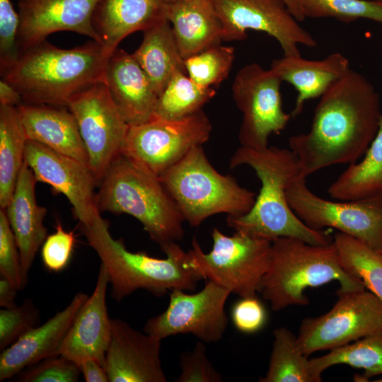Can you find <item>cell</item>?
<instances>
[{"label":"cell","instance_id":"6da1fadb","mask_svg":"<svg viewBox=\"0 0 382 382\" xmlns=\"http://www.w3.org/2000/svg\"><path fill=\"white\" fill-rule=\"evenodd\" d=\"M381 113L374 86L350 68L320 97L309 131L289 139L303 175L356 163L374 139Z\"/></svg>","mask_w":382,"mask_h":382},{"label":"cell","instance_id":"7a4b0ae2","mask_svg":"<svg viewBox=\"0 0 382 382\" xmlns=\"http://www.w3.org/2000/svg\"><path fill=\"white\" fill-rule=\"evenodd\" d=\"M247 165L261 182L259 195L251 209L240 216H227L228 226L253 237L270 241L291 237L312 245L332 242L322 230L307 226L291 209L286 197L290 184L301 173L296 155L287 149L267 146L254 149L241 146L232 155L229 167Z\"/></svg>","mask_w":382,"mask_h":382},{"label":"cell","instance_id":"3957f363","mask_svg":"<svg viewBox=\"0 0 382 382\" xmlns=\"http://www.w3.org/2000/svg\"><path fill=\"white\" fill-rule=\"evenodd\" d=\"M112 54L93 40L67 50L45 40L20 52L1 76L19 91L24 103L66 107L76 93L104 82Z\"/></svg>","mask_w":382,"mask_h":382},{"label":"cell","instance_id":"277c9868","mask_svg":"<svg viewBox=\"0 0 382 382\" xmlns=\"http://www.w3.org/2000/svg\"><path fill=\"white\" fill-rule=\"evenodd\" d=\"M88 245L107 269L112 297L120 301L138 289L161 296L175 289L193 291L203 277L194 269L187 252L178 243L161 248L159 259L145 252L129 251L122 239L112 238L108 222L100 214L88 226L81 225Z\"/></svg>","mask_w":382,"mask_h":382},{"label":"cell","instance_id":"5b68a950","mask_svg":"<svg viewBox=\"0 0 382 382\" xmlns=\"http://www.w3.org/2000/svg\"><path fill=\"white\" fill-rule=\"evenodd\" d=\"M334 280L340 283L338 296L366 289L361 281L343 269L332 242L312 245L295 238L280 237L271 242L260 293L272 309L279 311L290 306L308 305L306 289Z\"/></svg>","mask_w":382,"mask_h":382},{"label":"cell","instance_id":"8992f818","mask_svg":"<svg viewBox=\"0 0 382 382\" xmlns=\"http://www.w3.org/2000/svg\"><path fill=\"white\" fill-rule=\"evenodd\" d=\"M96 203L100 212L134 217L160 248L184 237L185 219L160 179L122 155L113 161L100 181Z\"/></svg>","mask_w":382,"mask_h":382},{"label":"cell","instance_id":"52a82bcc","mask_svg":"<svg viewBox=\"0 0 382 382\" xmlns=\"http://www.w3.org/2000/svg\"><path fill=\"white\" fill-rule=\"evenodd\" d=\"M185 221L199 226L218 214L240 216L253 207L255 193L241 187L230 175L211 164L202 146H197L161 177Z\"/></svg>","mask_w":382,"mask_h":382},{"label":"cell","instance_id":"ba28073f","mask_svg":"<svg viewBox=\"0 0 382 382\" xmlns=\"http://www.w3.org/2000/svg\"><path fill=\"white\" fill-rule=\"evenodd\" d=\"M212 238L213 245L209 253H204L193 238L187 251L192 267L204 279L213 281L241 297L260 293L271 241L239 231L226 236L216 228L212 229Z\"/></svg>","mask_w":382,"mask_h":382},{"label":"cell","instance_id":"9c48e42d","mask_svg":"<svg viewBox=\"0 0 382 382\" xmlns=\"http://www.w3.org/2000/svg\"><path fill=\"white\" fill-rule=\"evenodd\" d=\"M212 130L202 110L180 119L153 116L146 122L129 127L120 155L159 178L192 149L207 142Z\"/></svg>","mask_w":382,"mask_h":382},{"label":"cell","instance_id":"30bf717a","mask_svg":"<svg viewBox=\"0 0 382 382\" xmlns=\"http://www.w3.org/2000/svg\"><path fill=\"white\" fill-rule=\"evenodd\" d=\"M296 215L314 230L333 228L382 250V198L334 202L315 195L300 176L286 191Z\"/></svg>","mask_w":382,"mask_h":382},{"label":"cell","instance_id":"8fae6325","mask_svg":"<svg viewBox=\"0 0 382 382\" xmlns=\"http://www.w3.org/2000/svg\"><path fill=\"white\" fill-rule=\"evenodd\" d=\"M282 81L272 69L257 63L245 65L232 85L233 98L243 115L238 132L241 146L262 149L269 137L284 129L291 116L282 108Z\"/></svg>","mask_w":382,"mask_h":382},{"label":"cell","instance_id":"7c38bea8","mask_svg":"<svg viewBox=\"0 0 382 382\" xmlns=\"http://www.w3.org/2000/svg\"><path fill=\"white\" fill-rule=\"evenodd\" d=\"M338 297L329 311L301 322L296 340L306 356L345 345L382 330V301L375 294L364 290Z\"/></svg>","mask_w":382,"mask_h":382},{"label":"cell","instance_id":"4fadbf2b","mask_svg":"<svg viewBox=\"0 0 382 382\" xmlns=\"http://www.w3.org/2000/svg\"><path fill=\"white\" fill-rule=\"evenodd\" d=\"M66 107L77 122L88 165L99 186L113 161L120 155L129 126L103 81L74 95Z\"/></svg>","mask_w":382,"mask_h":382},{"label":"cell","instance_id":"5bb4252c","mask_svg":"<svg viewBox=\"0 0 382 382\" xmlns=\"http://www.w3.org/2000/svg\"><path fill=\"white\" fill-rule=\"evenodd\" d=\"M231 291L211 280L195 294L175 289L163 313L149 318L144 332L160 340L178 334H192L207 343L219 341L228 325L225 304Z\"/></svg>","mask_w":382,"mask_h":382},{"label":"cell","instance_id":"9a60e30c","mask_svg":"<svg viewBox=\"0 0 382 382\" xmlns=\"http://www.w3.org/2000/svg\"><path fill=\"white\" fill-rule=\"evenodd\" d=\"M220 19L224 40H243L248 30L266 33L279 42L284 55L299 56L298 45L317 42L291 14L284 0H211Z\"/></svg>","mask_w":382,"mask_h":382},{"label":"cell","instance_id":"2e32d148","mask_svg":"<svg viewBox=\"0 0 382 382\" xmlns=\"http://www.w3.org/2000/svg\"><path fill=\"white\" fill-rule=\"evenodd\" d=\"M25 162L38 182L65 195L81 225H91L100 214L94 192L98 183L88 163L30 139L26 142Z\"/></svg>","mask_w":382,"mask_h":382},{"label":"cell","instance_id":"e0dca14e","mask_svg":"<svg viewBox=\"0 0 382 382\" xmlns=\"http://www.w3.org/2000/svg\"><path fill=\"white\" fill-rule=\"evenodd\" d=\"M98 1L19 0L18 55L59 31L77 33L98 42L92 26V16Z\"/></svg>","mask_w":382,"mask_h":382},{"label":"cell","instance_id":"ac0fdd59","mask_svg":"<svg viewBox=\"0 0 382 382\" xmlns=\"http://www.w3.org/2000/svg\"><path fill=\"white\" fill-rule=\"evenodd\" d=\"M161 342L122 320L112 319L105 365L109 381L166 382L160 359Z\"/></svg>","mask_w":382,"mask_h":382},{"label":"cell","instance_id":"d6986e66","mask_svg":"<svg viewBox=\"0 0 382 382\" xmlns=\"http://www.w3.org/2000/svg\"><path fill=\"white\" fill-rule=\"evenodd\" d=\"M109 276L100 264L93 292L77 313L59 349L62 354L78 365L89 358L104 367L111 337V320L108 313L106 291Z\"/></svg>","mask_w":382,"mask_h":382},{"label":"cell","instance_id":"ffe728a7","mask_svg":"<svg viewBox=\"0 0 382 382\" xmlns=\"http://www.w3.org/2000/svg\"><path fill=\"white\" fill-rule=\"evenodd\" d=\"M77 293L69 304L47 322L31 329L0 354V381L45 359L59 354L62 343L77 313L88 299Z\"/></svg>","mask_w":382,"mask_h":382},{"label":"cell","instance_id":"44dd1931","mask_svg":"<svg viewBox=\"0 0 382 382\" xmlns=\"http://www.w3.org/2000/svg\"><path fill=\"white\" fill-rule=\"evenodd\" d=\"M104 83L129 126L153 117L158 95L132 54L118 48L112 52L105 67Z\"/></svg>","mask_w":382,"mask_h":382},{"label":"cell","instance_id":"7402d4cb","mask_svg":"<svg viewBox=\"0 0 382 382\" xmlns=\"http://www.w3.org/2000/svg\"><path fill=\"white\" fill-rule=\"evenodd\" d=\"M37 182L33 172L24 162L13 196L4 209L18 246L25 284L35 255L47 236L44 225L47 209L37 202Z\"/></svg>","mask_w":382,"mask_h":382},{"label":"cell","instance_id":"603a6c76","mask_svg":"<svg viewBox=\"0 0 382 382\" xmlns=\"http://www.w3.org/2000/svg\"><path fill=\"white\" fill-rule=\"evenodd\" d=\"M166 0H99L92 16L98 42L110 53L136 31H144L166 18Z\"/></svg>","mask_w":382,"mask_h":382},{"label":"cell","instance_id":"cb8c5ba5","mask_svg":"<svg viewBox=\"0 0 382 382\" xmlns=\"http://www.w3.org/2000/svg\"><path fill=\"white\" fill-rule=\"evenodd\" d=\"M17 108L28 139L88 164L77 122L67 107L23 103Z\"/></svg>","mask_w":382,"mask_h":382},{"label":"cell","instance_id":"d4e9b609","mask_svg":"<svg viewBox=\"0 0 382 382\" xmlns=\"http://www.w3.org/2000/svg\"><path fill=\"white\" fill-rule=\"evenodd\" d=\"M270 69L296 90L295 106L290 114L295 117L301 112L307 100L320 97L344 76L350 69V64L340 52L332 53L320 60H308L301 55H284L274 59Z\"/></svg>","mask_w":382,"mask_h":382},{"label":"cell","instance_id":"484cf974","mask_svg":"<svg viewBox=\"0 0 382 382\" xmlns=\"http://www.w3.org/2000/svg\"><path fill=\"white\" fill-rule=\"evenodd\" d=\"M166 18L184 59L224 40L222 25L211 0L168 2Z\"/></svg>","mask_w":382,"mask_h":382},{"label":"cell","instance_id":"4316f807","mask_svg":"<svg viewBox=\"0 0 382 382\" xmlns=\"http://www.w3.org/2000/svg\"><path fill=\"white\" fill-rule=\"evenodd\" d=\"M132 54L158 96L175 74L186 73L184 59L168 20L143 31L142 42Z\"/></svg>","mask_w":382,"mask_h":382},{"label":"cell","instance_id":"83f0119b","mask_svg":"<svg viewBox=\"0 0 382 382\" xmlns=\"http://www.w3.org/2000/svg\"><path fill=\"white\" fill-rule=\"evenodd\" d=\"M359 163L349 167L328 192L341 201L382 198V113L377 133Z\"/></svg>","mask_w":382,"mask_h":382},{"label":"cell","instance_id":"f1b7e54d","mask_svg":"<svg viewBox=\"0 0 382 382\" xmlns=\"http://www.w3.org/2000/svg\"><path fill=\"white\" fill-rule=\"evenodd\" d=\"M27 137L17 107L0 105V207L5 209L14 192L25 162Z\"/></svg>","mask_w":382,"mask_h":382},{"label":"cell","instance_id":"f546056e","mask_svg":"<svg viewBox=\"0 0 382 382\" xmlns=\"http://www.w3.org/2000/svg\"><path fill=\"white\" fill-rule=\"evenodd\" d=\"M332 243L343 269L382 301V250L339 231Z\"/></svg>","mask_w":382,"mask_h":382},{"label":"cell","instance_id":"4dcf8cb0","mask_svg":"<svg viewBox=\"0 0 382 382\" xmlns=\"http://www.w3.org/2000/svg\"><path fill=\"white\" fill-rule=\"evenodd\" d=\"M273 344L268 369L260 382H320L313 373L310 359L299 349L295 336L288 328L273 331Z\"/></svg>","mask_w":382,"mask_h":382},{"label":"cell","instance_id":"1f68e13d","mask_svg":"<svg viewBox=\"0 0 382 382\" xmlns=\"http://www.w3.org/2000/svg\"><path fill=\"white\" fill-rule=\"evenodd\" d=\"M310 364L314 375L320 379L325 370L337 364L363 369L361 379L382 375V330L330 349L327 354L310 359Z\"/></svg>","mask_w":382,"mask_h":382},{"label":"cell","instance_id":"d6a6232c","mask_svg":"<svg viewBox=\"0 0 382 382\" xmlns=\"http://www.w3.org/2000/svg\"><path fill=\"white\" fill-rule=\"evenodd\" d=\"M215 94L214 88L202 87L187 73L177 72L158 96L154 116L167 120L189 116L202 110Z\"/></svg>","mask_w":382,"mask_h":382},{"label":"cell","instance_id":"836d02e7","mask_svg":"<svg viewBox=\"0 0 382 382\" xmlns=\"http://www.w3.org/2000/svg\"><path fill=\"white\" fill-rule=\"evenodd\" d=\"M292 15L298 21L306 18H334L344 23L359 18L382 25V0H291Z\"/></svg>","mask_w":382,"mask_h":382},{"label":"cell","instance_id":"e575fe53","mask_svg":"<svg viewBox=\"0 0 382 382\" xmlns=\"http://www.w3.org/2000/svg\"><path fill=\"white\" fill-rule=\"evenodd\" d=\"M235 58V49L217 45L184 59L186 73L197 85L214 88L228 76Z\"/></svg>","mask_w":382,"mask_h":382},{"label":"cell","instance_id":"d590c367","mask_svg":"<svg viewBox=\"0 0 382 382\" xmlns=\"http://www.w3.org/2000/svg\"><path fill=\"white\" fill-rule=\"evenodd\" d=\"M40 313L30 299L20 306L0 310V350L16 342L21 337L37 326Z\"/></svg>","mask_w":382,"mask_h":382},{"label":"cell","instance_id":"8d00e7d4","mask_svg":"<svg viewBox=\"0 0 382 382\" xmlns=\"http://www.w3.org/2000/svg\"><path fill=\"white\" fill-rule=\"evenodd\" d=\"M81 371L79 365L58 354L45 359L29 367L18 377L23 382H76Z\"/></svg>","mask_w":382,"mask_h":382},{"label":"cell","instance_id":"74e56055","mask_svg":"<svg viewBox=\"0 0 382 382\" xmlns=\"http://www.w3.org/2000/svg\"><path fill=\"white\" fill-rule=\"evenodd\" d=\"M0 273L18 290L23 281L18 246L4 209H0Z\"/></svg>","mask_w":382,"mask_h":382},{"label":"cell","instance_id":"f35d334b","mask_svg":"<svg viewBox=\"0 0 382 382\" xmlns=\"http://www.w3.org/2000/svg\"><path fill=\"white\" fill-rule=\"evenodd\" d=\"M181 373L176 382H221L223 377L207 357L203 342H198L191 351L180 357Z\"/></svg>","mask_w":382,"mask_h":382},{"label":"cell","instance_id":"ab89813d","mask_svg":"<svg viewBox=\"0 0 382 382\" xmlns=\"http://www.w3.org/2000/svg\"><path fill=\"white\" fill-rule=\"evenodd\" d=\"M75 242L74 233L64 231L58 222L56 231L47 236L42 245V259L47 270L58 272L67 266Z\"/></svg>","mask_w":382,"mask_h":382},{"label":"cell","instance_id":"60d3db41","mask_svg":"<svg viewBox=\"0 0 382 382\" xmlns=\"http://www.w3.org/2000/svg\"><path fill=\"white\" fill-rule=\"evenodd\" d=\"M19 25L18 13L11 0H0V72L17 58L16 38Z\"/></svg>","mask_w":382,"mask_h":382},{"label":"cell","instance_id":"b9f144b4","mask_svg":"<svg viewBox=\"0 0 382 382\" xmlns=\"http://www.w3.org/2000/svg\"><path fill=\"white\" fill-rule=\"evenodd\" d=\"M266 319V311L256 296L241 297L231 309L233 324L238 330L243 333L257 332L264 326Z\"/></svg>","mask_w":382,"mask_h":382},{"label":"cell","instance_id":"7bdbcfd3","mask_svg":"<svg viewBox=\"0 0 382 382\" xmlns=\"http://www.w3.org/2000/svg\"><path fill=\"white\" fill-rule=\"evenodd\" d=\"M79 366L81 374L86 382L109 381L105 368L95 359H86L82 361Z\"/></svg>","mask_w":382,"mask_h":382},{"label":"cell","instance_id":"ee69618b","mask_svg":"<svg viewBox=\"0 0 382 382\" xmlns=\"http://www.w3.org/2000/svg\"><path fill=\"white\" fill-rule=\"evenodd\" d=\"M23 103L19 91L6 81H0V105L18 107Z\"/></svg>","mask_w":382,"mask_h":382},{"label":"cell","instance_id":"f6af8a7d","mask_svg":"<svg viewBox=\"0 0 382 382\" xmlns=\"http://www.w3.org/2000/svg\"><path fill=\"white\" fill-rule=\"evenodd\" d=\"M18 289L6 277L0 278V306L12 308L16 306L15 299Z\"/></svg>","mask_w":382,"mask_h":382},{"label":"cell","instance_id":"bcb514c9","mask_svg":"<svg viewBox=\"0 0 382 382\" xmlns=\"http://www.w3.org/2000/svg\"><path fill=\"white\" fill-rule=\"evenodd\" d=\"M177 1V0H166L167 2H170V1Z\"/></svg>","mask_w":382,"mask_h":382}]
</instances>
